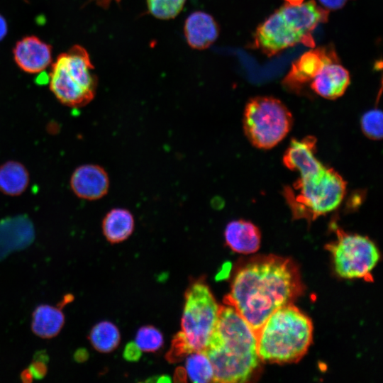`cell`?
<instances>
[{
    "label": "cell",
    "mask_w": 383,
    "mask_h": 383,
    "mask_svg": "<svg viewBox=\"0 0 383 383\" xmlns=\"http://www.w3.org/2000/svg\"><path fill=\"white\" fill-rule=\"evenodd\" d=\"M278 10L287 25L302 38L304 44L313 48L311 32L319 23L328 20V11L313 0L296 6L285 4Z\"/></svg>",
    "instance_id": "obj_11"
},
{
    "label": "cell",
    "mask_w": 383,
    "mask_h": 383,
    "mask_svg": "<svg viewBox=\"0 0 383 383\" xmlns=\"http://www.w3.org/2000/svg\"><path fill=\"white\" fill-rule=\"evenodd\" d=\"M338 62L337 54L332 47L311 49L292 63L282 84L286 88L297 91L304 84L311 82L326 65Z\"/></svg>",
    "instance_id": "obj_10"
},
{
    "label": "cell",
    "mask_w": 383,
    "mask_h": 383,
    "mask_svg": "<svg viewBox=\"0 0 383 383\" xmlns=\"http://www.w3.org/2000/svg\"><path fill=\"white\" fill-rule=\"evenodd\" d=\"M336 238L326 246L331 255L335 270L345 279L371 280V272L380 254L375 244L367 237L346 233L336 228Z\"/></svg>",
    "instance_id": "obj_8"
},
{
    "label": "cell",
    "mask_w": 383,
    "mask_h": 383,
    "mask_svg": "<svg viewBox=\"0 0 383 383\" xmlns=\"http://www.w3.org/2000/svg\"><path fill=\"white\" fill-rule=\"evenodd\" d=\"M299 43L304 44L278 9L257 28L254 35L255 46L270 57Z\"/></svg>",
    "instance_id": "obj_9"
},
{
    "label": "cell",
    "mask_w": 383,
    "mask_h": 383,
    "mask_svg": "<svg viewBox=\"0 0 383 383\" xmlns=\"http://www.w3.org/2000/svg\"><path fill=\"white\" fill-rule=\"evenodd\" d=\"M186 0H147L149 12L155 18L169 20L182 10Z\"/></svg>",
    "instance_id": "obj_22"
},
{
    "label": "cell",
    "mask_w": 383,
    "mask_h": 383,
    "mask_svg": "<svg viewBox=\"0 0 383 383\" xmlns=\"http://www.w3.org/2000/svg\"><path fill=\"white\" fill-rule=\"evenodd\" d=\"M70 187L80 199L93 201L104 197L109 189V178L100 165L85 164L77 167L70 177Z\"/></svg>",
    "instance_id": "obj_12"
},
{
    "label": "cell",
    "mask_w": 383,
    "mask_h": 383,
    "mask_svg": "<svg viewBox=\"0 0 383 383\" xmlns=\"http://www.w3.org/2000/svg\"><path fill=\"white\" fill-rule=\"evenodd\" d=\"M26 167L17 161H7L0 166V192L16 196L25 192L29 184Z\"/></svg>",
    "instance_id": "obj_18"
},
{
    "label": "cell",
    "mask_w": 383,
    "mask_h": 383,
    "mask_svg": "<svg viewBox=\"0 0 383 383\" xmlns=\"http://www.w3.org/2000/svg\"><path fill=\"white\" fill-rule=\"evenodd\" d=\"M350 82L348 71L339 62L326 65L311 80V88L318 95L327 99L341 96Z\"/></svg>",
    "instance_id": "obj_14"
},
{
    "label": "cell",
    "mask_w": 383,
    "mask_h": 383,
    "mask_svg": "<svg viewBox=\"0 0 383 383\" xmlns=\"http://www.w3.org/2000/svg\"><path fill=\"white\" fill-rule=\"evenodd\" d=\"M360 126L364 134L371 140L382 138V112L374 109L365 112L360 120Z\"/></svg>",
    "instance_id": "obj_24"
},
{
    "label": "cell",
    "mask_w": 383,
    "mask_h": 383,
    "mask_svg": "<svg viewBox=\"0 0 383 383\" xmlns=\"http://www.w3.org/2000/svg\"><path fill=\"white\" fill-rule=\"evenodd\" d=\"M134 226V218L129 210L114 208L104 216L102 231L108 241L118 243L126 240L132 234Z\"/></svg>",
    "instance_id": "obj_17"
},
{
    "label": "cell",
    "mask_w": 383,
    "mask_h": 383,
    "mask_svg": "<svg viewBox=\"0 0 383 383\" xmlns=\"http://www.w3.org/2000/svg\"><path fill=\"white\" fill-rule=\"evenodd\" d=\"M326 10H338L343 8L348 0H318Z\"/></svg>",
    "instance_id": "obj_26"
},
{
    "label": "cell",
    "mask_w": 383,
    "mask_h": 383,
    "mask_svg": "<svg viewBox=\"0 0 383 383\" xmlns=\"http://www.w3.org/2000/svg\"><path fill=\"white\" fill-rule=\"evenodd\" d=\"M13 57L21 70L36 74L45 70L51 64L52 48L36 36H26L15 45Z\"/></svg>",
    "instance_id": "obj_13"
},
{
    "label": "cell",
    "mask_w": 383,
    "mask_h": 383,
    "mask_svg": "<svg viewBox=\"0 0 383 383\" xmlns=\"http://www.w3.org/2000/svg\"><path fill=\"white\" fill-rule=\"evenodd\" d=\"M188 355L185 372L189 379L196 383L213 382V367L205 353L196 351Z\"/></svg>",
    "instance_id": "obj_21"
},
{
    "label": "cell",
    "mask_w": 383,
    "mask_h": 383,
    "mask_svg": "<svg viewBox=\"0 0 383 383\" xmlns=\"http://www.w3.org/2000/svg\"><path fill=\"white\" fill-rule=\"evenodd\" d=\"M141 355L140 350L138 348L135 343H129L126 345L123 356L124 357L129 361H135L139 359Z\"/></svg>",
    "instance_id": "obj_25"
},
{
    "label": "cell",
    "mask_w": 383,
    "mask_h": 383,
    "mask_svg": "<svg viewBox=\"0 0 383 383\" xmlns=\"http://www.w3.org/2000/svg\"><path fill=\"white\" fill-rule=\"evenodd\" d=\"M64 322V314L60 309L40 305L33 313L32 330L41 338H52L60 332Z\"/></svg>",
    "instance_id": "obj_19"
},
{
    "label": "cell",
    "mask_w": 383,
    "mask_h": 383,
    "mask_svg": "<svg viewBox=\"0 0 383 383\" xmlns=\"http://www.w3.org/2000/svg\"><path fill=\"white\" fill-rule=\"evenodd\" d=\"M287 107L272 96H256L245 106L243 118L245 134L255 147L270 149L281 142L292 126Z\"/></svg>",
    "instance_id": "obj_6"
},
{
    "label": "cell",
    "mask_w": 383,
    "mask_h": 383,
    "mask_svg": "<svg viewBox=\"0 0 383 383\" xmlns=\"http://www.w3.org/2000/svg\"><path fill=\"white\" fill-rule=\"evenodd\" d=\"M304 292L297 265L289 258L257 255L237 269L226 304L234 308L257 333L276 310Z\"/></svg>",
    "instance_id": "obj_1"
},
{
    "label": "cell",
    "mask_w": 383,
    "mask_h": 383,
    "mask_svg": "<svg viewBox=\"0 0 383 383\" xmlns=\"http://www.w3.org/2000/svg\"><path fill=\"white\" fill-rule=\"evenodd\" d=\"M287 4L290 5L296 6L301 4L304 0H284Z\"/></svg>",
    "instance_id": "obj_28"
},
{
    "label": "cell",
    "mask_w": 383,
    "mask_h": 383,
    "mask_svg": "<svg viewBox=\"0 0 383 383\" xmlns=\"http://www.w3.org/2000/svg\"><path fill=\"white\" fill-rule=\"evenodd\" d=\"M219 309L220 306L204 283L196 282L187 289L179 333L189 353L204 351L217 321Z\"/></svg>",
    "instance_id": "obj_7"
},
{
    "label": "cell",
    "mask_w": 383,
    "mask_h": 383,
    "mask_svg": "<svg viewBox=\"0 0 383 383\" xmlns=\"http://www.w3.org/2000/svg\"><path fill=\"white\" fill-rule=\"evenodd\" d=\"M204 352L211 362L214 382H245L260 369L256 332L228 305L220 306Z\"/></svg>",
    "instance_id": "obj_3"
},
{
    "label": "cell",
    "mask_w": 383,
    "mask_h": 383,
    "mask_svg": "<svg viewBox=\"0 0 383 383\" xmlns=\"http://www.w3.org/2000/svg\"><path fill=\"white\" fill-rule=\"evenodd\" d=\"M161 332L154 326H143L138 331L135 343L140 351L155 352L163 345Z\"/></svg>",
    "instance_id": "obj_23"
},
{
    "label": "cell",
    "mask_w": 383,
    "mask_h": 383,
    "mask_svg": "<svg viewBox=\"0 0 383 383\" xmlns=\"http://www.w3.org/2000/svg\"><path fill=\"white\" fill-rule=\"evenodd\" d=\"M8 31V26L4 18L0 15V41L5 37Z\"/></svg>",
    "instance_id": "obj_27"
},
{
    "label": "cell",
    "mask_w": 383,
    "mask_h": 383,
    "mask_svg": "<svg viewBox=\"0 0 383 383\" xmlns=\"http://www.w3.org/2000/svg\"><path fill=\"white\" fill-rule=\"evenodd\" d=\"M315 138L294 139L283 156V163L299 176L292 187L286 186L283 196L295 219L308 222L335 210L346 193V182L333 168L316 157Z\"/></svg>",
    "instance_id": "obj_2"
},
{
    "label": "cell",
    "mask_w": 383,
    "mask_h": 383,
    "mask_svg": "<svg viewBox=\"0 0 383 383\" xmlns=\"http://www.w3.org/2000/svg\"><path fill=\"white\" fill-rule=\"evenodd\" d=\"M89 55L75 45L60 54L52 64L49 74L50 89L62 104L83 107L95 96L97 78Z\"/></svg>",
    "instance_id": "obj_5"
},
{
    "label": "cell",
    "mask_w": 383,
    "mask_h": 383,
    "mask_svg": "<svg viewBox=\"0 0 383 383\" xmlns=\"http://www.w3.org/2000/svg\"><path fill=\"white\" fill-rule=\"evenodd\" d=\"M184 30L189 45L196 50L208 48L219 34V27L213 17L203 11L192 13L185 21Z\"/></svg>",
    "instance_id": "obj_15"
},
{
    "label": "cell",
    "mask_w": 383,
    "mask_h": 383,
    "mask_svg": "<svg viewBox=\"0 0 383 383\" xmlns=\"http://www.w3.org/2000/svg\"><path fill=\"white\" fill-rule=\"evenodd\" d=\"M226 245L234 252L254 253L260 248L261 234L259 228L248 221L238 219L229 222L224 231Z\"/></svg>",
    "instance_id": "obj_16"
},
{
    "label": "cell",
    "mask_w": 383,
    "mask_h": 383,
    "mask_svg": "<svg viewBox=\"0 0 383 383\" xmlns=\"http://www.w3.org/2000/svg\"><path fill=\"white\" fill-rule=\"evenodd\" d=\"M120 333L111 322L105 321L95 325L89 334L93 347L99 352L109 353L119 344Z\"/></svg>",
    "instance_id": "obj_20"
},
{
    "label": "cell",
    "mask_w": 383,
    "mask_h": 383,
    "mask_svg": "<svg viewBox=\"0 0 383 383\" xmlns=\"http://www.w3.org/2000/svg\"><path fill=\"white\" fill-rule=\"evenodd\" d=\"M256 335L262 362H296L306 353L312 342L313 324L305 313L291 304L274 311Z\"/></svg>",
    "instance_id": "obj_4"
}]
</instances>
